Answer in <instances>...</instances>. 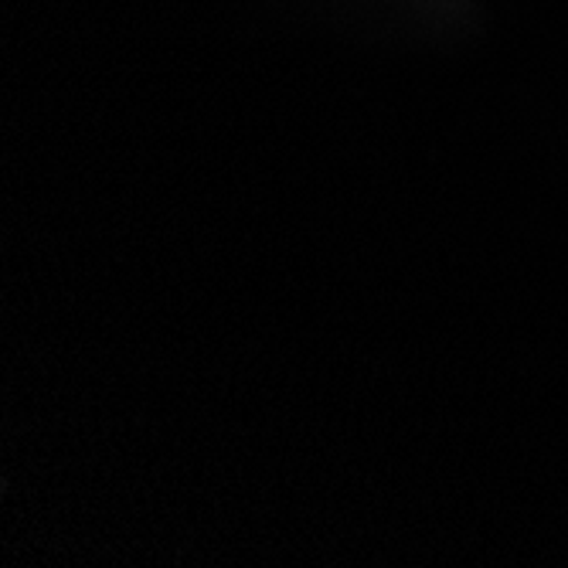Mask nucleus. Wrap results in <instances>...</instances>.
<instances>
[]
</instances>
